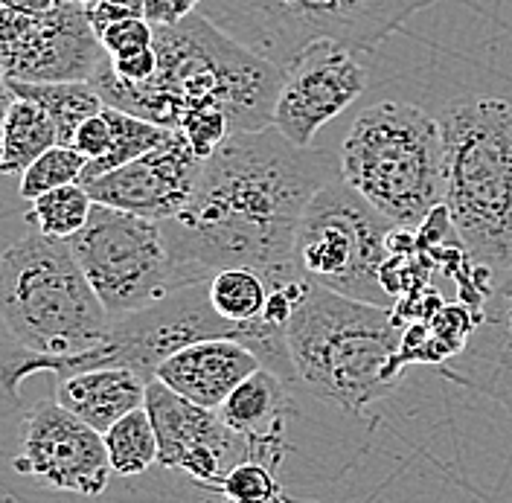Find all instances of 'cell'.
<instances>
[{"mask_svg": "<svg viewBox=\"0 0 512 503\" xmlns=\"http://www.w3.org/2000/svg\"><path fill=\"white\" fill-rule=\"evenodd\" d=\"M338 178V152L300 149L274 126L230 134L204 160L187 210L163 221L175 256L198 280L251 268L271 288L303 283L297 224L320 187Z\"/></svg>", "mask_w": 512, "mask_h": 503, "instance_id": "1", "label": "cell"}, {"mask_svg": "<svg viewBox=\"0 0 512 503\" xmlns=\"http://www.w3.org/2000/svg\"><path fill=\"white\" fill-rule=\"evenodd\" d=\"M155 53L158 70L143 85L120 82L105 56L91 79L102 102L169 131L201 111L224 114L233 134L271 126L286 70L224 35L201 12L175 27H155Z\"/></svg>", "mask_w": 512, "mask_h": 503, "instance_id": "2", "label": "cell"}, {"mask_svg": "<svg viewBox=\"0 0 512 503\" xmlns=\"http://www.w3.org/2000/svg\"><path fill=\"white\" fill-rule=\"evenodd\" d=\"M0 402H21V381L105 344L114 317L62 239L30 233L0 253Z\"/></svg>", "mask_w": 512, "mask_h": 503, "instance_id": "3", "label": "cell"}, {"mask_svg": "<svg viewBox=\"0 0 512 503\" xmlns=\"http://www.w3.org/2000/svg\"><path fill=\"white\" fill-rule=\"evenodd\" d=\"M286 341L297 384L344 413L358 416L399 384L402 326L393 306L306 283Z\"/></svg>", "mask_w": 512, "mask_h": 503, "instance_id": "4", "label": "cell"}, {"mask_svg": "<svg viewBox=\"0 0 512 503\" xmlns=\"http://www.w3.org/2000/svg\"><path fill=\"white\" fill-rule=\"evenodd\" d=\"M443 210L466 253L492 277L512 268V102L460 99L443 108Z\"/></svg>", "mask_w": 512, "mask_h": 503, "instance_id": "5", "label": "cell"}, {"mask_svg": "<svg viewBox=\"0 0 512 503\" xmlns=\"http://www.w3.org/2000/svg\"><path fill=\"white\" fill-rule=\"evenodd\" d=\"M338 175L399 230L419 227L446 198L440 120L414 102L367 105L341 140Z\"/></svg>", "mask_w": 512, "mask_h": 503, "instance_id": "6", "label": "cell"}, {"mask_svg": "<svg viewBox=\"0 0 512 503\" xmlns=\"http://www.w3.org/2000/svg\"><path fill=\"white\" fill-rule=\"evenodd\" d=\"M437 0H201L198 12L256 56L288 70L312 44L373 50Z\"/></svg>", "mask_w": 512, "mask_h": 503, "instance_id": "7", "label": "cell"}, {"mask_svg": "<svg viewBox=\"0 0 512 503\" xmlns=\"http://www.w3.org/2000/svg\"><path fill=\"white\" fill-rule=\"evenodd\" d=\"M399 227L350 184L332 178L306 204L294 236V268L306 283L352 300L393 306L387 288V245Z\"/></svg>", "mask_w": 512, "mask_h": 503, "instance_id": "8", "label": "cell"}, {"mask_svg": "<svg viewBox=\"0 0 512 503\" xmlns=\"http://www.w3.org/2000/svg\"><path fill=\"white\" fill-rule=\"evenodd\" d=\"M67 245L111 317L134 315L184 285L204 283L175 256L163 221L96 201L88 224Z\"/></svg>", "mask_w": 512, "mask_h": 503, "instance_id": "9", "label": "cell"}, {"mask_svg": "<svg viewBox=\"0 0 512 503\" xmlns=\"http://www.w3.org/2000/svg\"><path fill=\"white\" fill-rule=\"evenodd\" d=\"M207 285L210 280L184 285L149 309L114 317L105 344L70 358L59 378L82 370H96V367H126L146 381H155L160 364L175 352H181L184 346L213 341V338H233L242 344L248 323L236 326L224 320L210 303Z\"/></svg>", "mask_w": 512, "mask_h": 503, "instance_id": "10", "label": "cell"}, {"mask_svg": "<svg viewBox=\"0 0 512 503\" xmlns=\"http://www.w3.org/2000/svg\"><path fill=\"white\" fill-rule=\"evenodd\" d=\"M105 50L82 3L44 12L0 6V64L9 82H91Z\"/></svg>", "mask_w": 512, "mask_h": 503, "instance_id": "11", "label": "cell"}, {"mask_svg": "<svg viewBox=\"0 0 512 503\" xmlns=\"http://www.w3.org/2000/svg\"><path fill=\"white\" fill-rule=\"evenodd\" d=\"M146 413L158 434V466L216 489L236 466L256 460L254 442L227 428L216 410L192 405L163 381H149Z\"/></svg>", "mask_w": 512, "mask_h": 503, "instance_id": "12", "label": "cell"}, {"mask_svg": "<svg viewBox=\"0 0 512 503\" xmlns=\"http://www.w3.org/2000/svg\"><path fill=\"white\" fill-rule=\"evenodd\" d=\"M12 466L24 477H38L59 492L85 498H99L114 474L102 434L56 399H44L27 413L21 425V451Z\"/></svg>", "mask_w": 512, "mask_h": 503, "instance_id": "13", "label": "cell"}, {"mask_svg": "<svg viewBox=\"0 0 512 503\" xmlns=\"http://www.w3.org/2000/svg\"><path fill=\"white\" fill-rule=\"evenodd\" d=\"M367 91V70L352 50L320 41L300 53L286 70V82L274 102L271 126L300 149L315 146L323 126L338 120Z\"/></svg>", "mask_w": 512, "mask_h": 503, "instance_id": "14", "label": "cell"}, {"mask_svg": "<svg viewBox=\"0 0 512 503\" xmlns=\"http://www.w3.org/2000/svg\"><path fill=\"white\" fill-rule=\"evenodd\" d=\"M204 169V158L181 131H169L152 152L120 169H111L82 184L96 204L126 210L143 219L166 221L181 216L192 201Z\"/></svg>", "mask_w": 512, "mask_h": 503, "instance_id": "15", "label": "cell"}, {"mask_svg": "<svg viewBox=\"0 0 512 503\" xmlns=\"http://www.w3.org/2000/svg\"><path fill=\"white\" fill-rule=\"evenodd\" d=\"M492 280L478 326L443 364V376L512 413V268Z\"/></svg>", "mask_w": 512, "mask_h": 503, "instance_id": "16", "label": "cell"}, {"mask_svg": "<svg viewBox=\"0 0 512 503\" xmlns=\"http://www.w3.org/2000/svg\"><path fill=\"white\" fill-rule=\"evenodd\" d=\"M262 364L254 352L233 338H213L184 346L158 367V381L192 405L219 410L224 399Z\"/></svg>", "mask_w": 512, "mask_h": 503, "instance_id": "17", "label": "cell"}, {"mask_svg": "<svg viewBox=\"0 0 512 503\" xmlns=\"http://www.w3.org/2000/svg\"><path fill=\"white\" fill-rule=\"evenodd\" d=\"M216 413L227 428L254 442L259 463L277 472L288 451L286 425L294 416L291 384L286 378L259 367L224 399Z\"/></svg>", "mask_w": 512, "mask_h": 503, "instance_id": "18", "label": "cell"}, {"mask_svg": "<svg viewBox=\"0 0 512 503\" xmlns=\"http://www.w3.org/2000/svg\"><path fill=\"white\" fill-rule=\"evenodd\" d=\"M149 381L126 367H96L59 378L53 399L76 419L105 434L126 413L146 405Z\"/></svg>", "mask_w": 512, "mask_h": 503, "instance_id": "19", "label": "cell"}, {"mask_svg": "<svg viewBox=\"0 0 512 503\" xmlns=\"http://www.w3.org/2000/svg\"><path fill=\"white\" fill-rule=\"evenodd\" d=\"M6 85L15 96L32 99L47 111L59 134V146H70L79 126L105 108L94 82H9L6 79Z\"/></svg>", "mask_w": 512, "mask_h": 503, "instance_id": "20", "label": "cell"}, {"mask_svg": "<svg viewBox=\"0 0 512 503\" xmlns=\"http://www.w3.org/2000/svg\"><path fill=\"white\" fill-rule=\"evenodd\" d=\"M59 146V134L53 120L41 105L32 99L15 96L6 114V128H3V155H0V175L21 178L24 169Z\"/></svg>", "mask_w": 512, "mask_h": 503, "instance_id": "21", "label": "cell"}, {"mask_svg": "<svg viewBox=\"0 0 512 503\" xmlns=\"http://www.w3.org/2000/svg\"><path fill=\"white\" fill-rule=\"evenodd\" d=\"M102 111H105V117L111 123V146H108V152L102 158L91 160L85 166L79 184H88V181H94L99 175H105L111 169H120V166L137 160L140 155L152 152L158 143L166 140V134H169V128L155 126V123H149L143 117H134L128 111H120V108L105 105Z\"/></svg>", "mask_w": 512, "mask_h": 503, "instance_id": "22", "label": "cell"}, {"mask_svg": "<svg viewBox=\"0 0 512 503\" xmlns=\"http://www.w3.org/2000/svg\"><path fill=\"white\" fill-rule=\"evenodd\" d=\"M102 440H105L111 472L120 477H134L158 466V434L146 408L126 413L102 434Z\"/></svg>", "mask_w": 512, "mask_h": 503, "instance_id": "23", "label": "cell"}, {"mask_svg": "<svg viewBox=\"0 0 512 503\" xmlns=\"http://www.w3.org/2000/svg\"><path fill=\"white\" fill-rule=\"evenodd\" d=\"M210 303L213 309L236 323V326H245V323H254L259 317L265 315V306H268V297H271V285L262 274H256L251 268H224L216 271L210 277Z\"/></svg>", "mask_w": 512, "mask_h": 503, "instance_id": "24", "label": "cell"}, {"mask_svg": "<svg viewBox=\"0 0 512 503\" xmlns=\"http://www.w3.org/2000/svg\"><path fill=\"white\" fill-rule=\"evenodd\" d=\"M94 198L82 184H67L56 187L30 201L27 219L32 221L35 233L47 239H62L70 242L91 219Z\"/></svg>", "mask_w": 512, "mask_h": 503, "instance_id": "25", "label": "cell"}, {"mask_svg": "<svg viewBox=\"0 0 512 503\" xmlns=\"http://www.w3.org/2000/svg\"><path fill=\"white\" fill-rule=\"evenodd\" d=\"M85 166H88V160L82 158L73 146H53L50 152H44L41 158L24 169V175L18 178V195L24 201H32L50 189L79 184Z\"/></svg>", "mask_w": 512, "mask_h": 503, "instance_id": "26", "label": "cell"}, {"mask_svg": "<svg viewBox=\"0 0 512 503\" xmlns=\"http://www.w3.org/2000/svg\"><path fill=\"white\" fill-rule=\"evenodd\" d=\"M213 492H222L227 503H283L277 472L259 460L236 466Z\"/></svg>", "mask_w": 512, "mask_h": 503, "instance_id": "27", "label": "cell"}, {"mask_svg": "<svg viewBox=\"0 0 512 503\" xmlns=\"http://www.w3.org/2000/svg\"><path fill=\"white\" fill-rule=\"evenodd\" d=\"M99 44L105 50L108 59L114 56H126V53H137L155 44V27L146 18H128V21H117L111 27L99 32Z\"/></svg>", "mask_w": 512, "mask_h": 503, "instance_id": "28", "label": "cell"}, {"mask_svg": "<svg viewBox=\"0 0 512 503\" xmlns=\"http://www.w3.org/2000/svg\"><path fill=\"white\" fill-rule=\"evenodd\" d=\"M70 146L88 160V163L102 158L108 152V146H111V123H108L105 111H99L88 123H82L79 131L73 134V143Z\"/></svg>", "mask_w": 512, "mask_h": 503, "instance_id": "29", "label": "cell"}, {"mask_svg": "<svg viewBox=\"0 0 512 503\" xmlns=\"http://www.w3.org/2000/svg\"><path fill=\"white\" fill-rule=\"evenodd\" d=\"M114 76L120 82H128V85H143L155 76L158 70V53H155V44L146 47V50H137V53H126V56H114L108 59Z\"/></svg>", "mask_w": 512, "mask_h": 503, "instance_id": "30", "label": "cell"}, {"mask_svg": "<svg viewBox=\"0 0 512 503\" xmlns=\"http://www.w3.org/2000/svg\"><path fill=\"white\" fill-rule=\"evenodd\" d=\"M88 21L94 32L105 30L117 21H128V18H143V0H94L85 6Z\"/></svg>", "mask_w": 512, "mask_h": 503, "instance_id": "31", "label": "cell"}, {"mask_svg": "<svg viewBox=\"0 0 512 503\" xmlns=\"http://www.w3.org/2000/svg\"><path fill=\"white\" fill-rule=\"evenodd\" d=\"M201 0H143V18L152 27H175L198 12Z\"/></svg>", "mask_w": 512, "mask_h": 503, "instance_id": "32", "label": "cell"}, {"mask_svg": "<svg viewBox=\"0 0 512 503\" xmlns=\"http://www.w3.org/2000/svg\"><path fill=\"white\" fill-rule=\"evenodd\" d=\"M53 3L56 0H0L3 9H15V12H44Z\"/></svg>", "mask_w": 512, "mask_h": 503, "instance_id": "33", "label": "cell"}, {"mask_svg": "<svg viewBox=\"0 0 512 503\" xmlns=\"http://www.w3.org/2000/svg\"><path fill=\"white\" fill-rule=\"evenodd\" d=\"M15 94L9 91L6 79L0 82V155H3V128H6V114H9V105H12Z\"/></svg>", "mask_w": 512, "mask_h": 503, "instance_id": "34", "label": "cell"}, {"mask_svg": "<svg viewBox=\"0 0 512 503\" xmlns=\"http://www.w3.org/2000/svg\"><path fill=\"white\" fill-rule=\"evenodd\" d=\"M67 3H82V6H88V3H94V0H67Z\"/></svg>", "mask_w": 512, "mask_h": 503, "instance_id": "35", "label": "cell"}, {"mask_svg": "<svg viewBox=\"0 0 512 503\" xmlns=\"http://www.w3.org/2000/svg\"><path fill=\"white\" fill-rule=\"evenodd\" d=\"M3 79H6V76H3V64H0V82H3Z\"/></svg>", "mask_w": 512, "mask_h": 503, "instance_id": "36", "label": "cell"}]
</instances>
